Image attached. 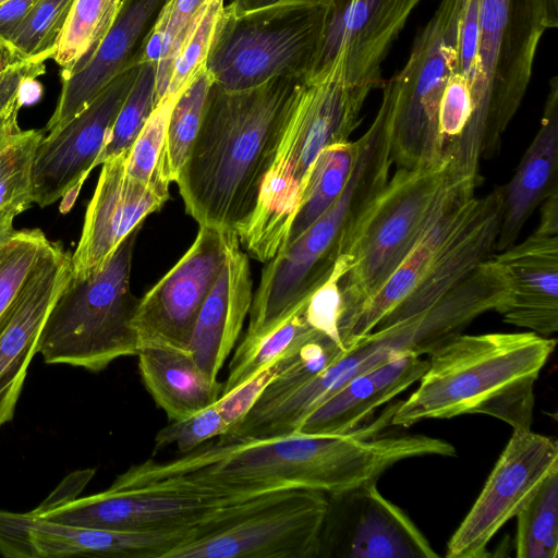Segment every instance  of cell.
Segmentation results:
<instances>
[{
    "instance_id": "1",
    "label": "cell",
    "mask_w": 558,
    "mask_h": 558,
    "mask_svg": "<svg viewBox=\"0 0 558 558\" xmlns=\"http://www.w3.org/2000/svg\"><path fill=\"white\" fill-rule=\"evenodd\" d=\"M391 415L387 409L376 421L343 434L296 432L267 438L225 434L178 459L134 464L110 486L166 483L219 498L291 488L338 495L377 483L398 462L429 453L426 435H381Z\"/></svg>"
},
{
    "instance_id": "2",
    "label": "cell",
    "mask_w": 558,
    "mask_h": 558,
    "mask_svg": "<svg viewBox=\"0 0 558 558\" xmlns=\"http://www.w3.org/2000/svg\"><path fill=\"white\" fill-rule=\"evenodd\" d=\"M303 78L227 90L214 84L175 183L202 227L234 232L252 216Z\"/></svg>"
},
{
    "instance_id": "3",
    "label": "cell",
    "mask_w": 558,
    "mask_h": 558,
    "mask_svg": "<svg viewBox=\"0 0 558 558\" xmlns=\"http://www.w3.org/2000/svg\"><path fill=\"white\" fill-rule=\"evenodd\" d=\"M555 339L526 332L458 335L429 354L418 387L399 404L390 425L486 414L530 429L534 385Z\"/></svg>"
},
{
    "instance_id": "4",
    "label": "cell",
    "mask_w": 558,
    "mask_h": 558,
    "mask_svg": "<svg viewBox=\"0 0 558 558\" xmlns=\"http://www.w3.org/2000/svg\"><path fill=\"white\" fill-rule=\"evenodd\" d=\"M372 90L350 84L340 60L303 78L257 205L235 233L245 253L267 263L281 250L318 155L349 141Z\"/></svg>"
},
{
    "instance_id": "5",
    "label": "cell",
    "mask_w": 558,
    "mask_h": 558,
    "mask_svg": "<svg viewBox=\"0 0 558 558\" xmlns=\"http://www.w3.org/2000/svg\"><path fill=\"white\" fill-rule=\"evenodd\" d=\"M558 25L549 0H478V71L473 113L451 154L464 175L494 157L529 87L538 45Z\"/></svg>"
},
{
    "instance_id": "6",
    "label": "cell",
    "mask_w": 558,
    "mask_h": 558,
    "mask_svg": "<svg viewBox=\"0 0 558 558\" xmlns=\"http://www.w3.org/2000/svg\"><path fill=\"white\" fill-rule=\"evenodd\" d=\"M466 181L451 160L396 172L355 222L342 254L349 268L339 284L342 312L338 332L380 289Z\"/></svg>"
},
{
    "instance_id": "7",
    "label": "cell",
    "mask_w": 558,
    "mask_h": 558,
    "mask_svg": "<svg viewBox=\"0 0 558 558\" xmlns=\"http://www.w3.org/2000/svg\"><path fill=\"white\" fill-rule=\"evenodd\" d=\"M135 229L98 271L70 275L41 328L37 353L47 364L104 371L114 360L136 355L133 318L138 299L130 288Z\"/></svg>"
},
{
    "instance_id": "8",
    "label": "cell",
    "mask_w": 558,
    "mask_h": 558,
    "mask_svg": "<svg viewBox=\"0 0 558 558\" xmlns=\"http://www.w3.org/2000/svg\"><path fill=\"white\" fill-rule=\"evenodd\" d=\"M328 508L326 494L302 488L238 499L165 558H316Z\"/></svg>"
},
{
    "instance_id": "9",
    "label": "cell",
    "mask_w": 558,
    "mask_h": 558,
    "mask_svg": "<svg viewBox=\"0 0 558 558\" xmlns=\"http://www.w3.org/2000/svg\"><path fill=\"white\" fill-rule=\"evenodd\" d=\"M329 5L286 4L235 13L225 5L206 69L227 90L311 74Z\"/></svg>"
},
{
    "instance_id": "10",
    "label": "cell",
    "mask_w": 558,
    "mask_h": 558,
    "mask_svg": "<svg viewBox=\"0 0 558 558\" xmlns=\"http://www.w3.org/2000/svg\"><path fill=\"white\" fill-rule=\"evenodd\" d=\"M461 0H441L414 39L403 68L381 85L380 107L390 128L397 168L442 162L438 133L439 102L457 69V29Z\"/></svg>"
},
{
    "instance_id": "11",
    "label": "cell",
    "mask_w": 558,
    "mask_h": 558,
    "mask_svg": "<svg viewBox=\"0 0 558 558\" xmlns=\"http://www.w3.org/2000/svg\"><path fill=\"white\" fill-rule=\"evenodd\" d=\"M250 497V496H248ZM245 498H219L183 487L150 483L114 488L32 512L48 521L119 532L189 529L209 519L220 507Z\"/></svg>"
},
{
    "instance_id": "12",
    "label": "cell",
    "mask_w": 558,
    "mask_h": 558,
    "mask_svg": "<svg viewBox=\"0 0 558 558\" xmlns=\"http://www.w3.org/2000/svg\"><path fill=\"white\" fill-rule=\"evenodd\" d=\"M558 468V444L530 429L513 433L481 494L447 544L448 558H484L500 529Z\"/></svg>"
},
{
    "instance_id": "13",
    "label": "cell",
    "mask_w": 558,
    "mask_h": 558,
    "mask_svg": "<svg viewBox=\"0 0 558 558\" xmlns=\"http://www.w3.org/2000/svg\"><path fill=\"white\" fill-rule=\"evenodd\" d=\"M140 64L117 75L78 114L43 137L32 167L33 203L44 208L62 198L60 210L65 213L72 207L94 169Z\"/></svg>"
},
{
    "instance_id": "14",
    "label": "cell",
    "mask_w": 558,
    "mask_h": 558,
    "mask_svg": "<svg viewBox=\"0 0 558 558\" xmlns=\"http://www.w3.org/2000/svg\"><path fill=\"white\" fill-rule=\"evenodd\" d=\"M227 234L199 226L187 251L138 299L133 318L138 350L167 347L189 352L196 318L225 262Z\"/></svg>"
},
{
    "instance_id": "15",
    "label": "cell",
    "mask_w": 558,
    "mask_h": 558,
    "mask_svg": "<svg viewBox=\"0 0 558 558\" xmlns=\"http://www.w3.org/2000/svg\"><path fill=\"white\" fill-rule=\"evenodd\" d=\"M322 553L341 558H435L438 554L411 518L376 482L328 496Z\"/></svg>"
},
{
    "instance_id": "16",
    "label": "cell",
    "mask_w": 558,
    "mask_h": 558,
    "mask_svg": "<svg viewBox=\"0 0 558 558\" xmlns=\"http://www.w3.org/2000/svg\"><path fill=\"white\" fill-rule=\"evenodd\" d=\"M421 0H333L310 75L341 60L345 80L381 87V64ZM308 76V75H307Z\"/></svg>"
},
{
    "instance_id": "17",
    "label": "cell",
    "mask_w": 558,
    "mask_h": 558,
    "mask_svg": "<svg viewBox=\"0 0 558 558\" xmlns=\"http://www.w3.org/2000/svg\"><path fill=\"white\" fill-rule=\"evenodd\" d=\"M72 274V254L51 242L0 317V428L13 418L47 315Z\"/></svg>"
},
{
    "instance_id": "18",
    "label": "cell",
    "mask_w": 558,
    "mask_h": 558,
    "mask_svg": "<svg viewBox=\"0 0 558 558\" xmlns=\"http://www.w3.org/2000/svg\"><path fill=\"white\" fill-rule=\"evenodd\" d=\"M121 154L101 166L86 208L82 234L72 254V274L85 277L101 269L124 239L159 211L169 191L151 187L128 174Z\"/></svg>"
},
{
    "instance_id": "19",
    "label": "cell",
    "mask_w": 558,
    "mask_h": 558,
    "mask_svg": "<svg viewBox=\"0 0 558 558\" xmlns=\"http://www.w3.org/2000/svg\"><path fill=\"white\" fill-rule=\"evenodd\" d=\"M8 524L12 537L20 545L23 558H165L170 550L190 541L197 526L154 532H119L57 523L32 511H9Z\"/></svg>"
},
{
    "instance_id": "20",
    "label": "cell",
    "mask_w": 558,
    "mask_h": 558,
    "mask_svg": "<svg viewBox=\"0 0 558 558\" xmlns=\"http://www.w3.org/2000/svg\"><path fill=\"white\" fill-rule=\"evenodd\" d=\"M502 206V186L475 196L466 217L440 248L426 276L374 330L397 325L428 308L488 259L496 250Z\"/></svg>"
},
{
    "instance_id": "21",
    "label": "cell",
    "mask_w": 558,
    "mask_h": 558,
    "mask_svg": "<svg viewBox=\"0 0 558 558\" xmlns=\"http://www.w3.org/2000/svg\"><path fill=\"white\" fill-rule=\"evenodd\" d=\"M505 274V323L547 337L558 330V230L537 226L524 241L492 255Z\"/></svg>"
},
{
    "instance_id": "22",
    "label": "cell",
    "mask_w": 558,
    "mask_h": 558,
    "mask_svg": "<svg viewBox=\"0 0 558 558\" xmlns=\"http://www.w3.org/2000/svg\"><path fill=\"white\" fill-rule=\"evenodd\" d=\"M167 0H123L109 34L78 72L61 78L56 109L45 126L51 133L78 114L117 75L141 63L142 50Z\"/></svg>"
},
{
    "instance_id": "23",
    "label": "cell",
    "mask_w": 558,
    "mask_h": 558,
    "mask_svg": "<svg viewBox=\"0 0 558 558\" xmlns=\"http://www.w3.org/2000/svg\"><path fill=\"white\" fill-rule=\"evenodd\" d=\"M248 256L228 232L222 268L196 318L187 351L207 377L217 380L234 348L253 301Z\"/></svg>"
},
{
    "instance_id": "24",
    "label": "cell",
    "mask_w": 558,
    "mask_h": 558,
    "mask_svg": "<svg viewBox=\"0 0 558 558\" xmlns=\"http://www.w3.org/2000/svg\"><path fill=\"white\" fill-rule=\"evenodd\" d=\"M478 184L466 181L458 189L397 269L339 331L345 351L371 333L426 276L440 248L470 211Z\"/></svg>"
},
{
    "instance_id": "25",
    "label": "cell",
    "mask_w": 558,
    "mask_h": 558,
    "mask_svg": "<svg viewBox=\"0 0 558 558\" xmlns=\"http://www.w3.org/2000/svg\"><path fill=\"white\" fill-rule=\"evenodd\" d=\"M427 365V359L404 353L361 373L312 411L298 432L343 434L356 428L374 410L418 381Z\"/></svg>"
},
{
    "instance_id": "26",
    "label": "cell",
    "mask_w": 558,
    "mask_h": 558,
    "mask_svg": "<svg viewBox=\"0 0 558 558\" xmlns=\"http://www.w3.org/2000/svg\"><path fill=\"white\" fill-rule=\"evenodd\" d=\"M558 78L549 82L539 129L511 180L504 187L500 252L514 244L535 208L558 187Z\"/></svg>"
},
{
    "instance_id": "27",
    "label": "cell",
    "mask_w": 558,
    "mask_h": 558,
    "mask_svg": "<svg viewBox=\"0 0 558 558\" xmlns=\"http://www.w3.org/2000/svg\"><path fill=\"white\" fill-rule=\"evenodd\" d=\"M136 356L143 385L170 421L210 407L221 396L223 385L207 377L186 351L146 347Z\"/></svg>"
},
{
    "instance_id": "28",
    "label": "cell",
    "mask_w": 558,
    "mask_h": 558,
    "mask_svg": "<svg viewBox=\"0 0 558 558\" xmlns=\"http://www.w3.org/2000/svg\"><path fill=\"white\" fill-rule=\"evenodd\" d=\"M123 0H74L52 59L61 78L81 71L111 31Z\"/></svg>"
},
{
    "instance_id": "29",
    "label": "cell",
    "mask_w": 558,
    "mask_h": 558,
    "mask_svg": "<svg viewBox=\"0 0 558 558\" xmlns=\"http://www.w3.org/2000/svg\"><path fill=\"white\" fill-rule=\"evenodd\" d=\"M307 299L308 296L266 331L243 337L229 364V373L221 396L245 383L311 333L317 331L305 316Z\"/></svg>"
},
{
    "instance_id": "30",
    "label": "cell",
    "mask_w": 558,
    "mask_h": 558,
    "mask_svg": "<svg viewBox=\"0 0 558 558\" xmlns=\"http://www.w3.org/2000/svg\"><path fill=\"white\" fill-rule=\"evenodd\" d=\"M355 158L356 142L337 143L322 150L312 168L283 246L295 241L331 206L343 190Z\"/></svg>"
},
{
    "instance_id": "31",
    "label": "cell",
    "mask_w": 558,
    "mask_h": 558,
    "mask_svg": "<svg viewBox=\"0 0 558 558\" xmlns=\"http://www.w3.org/2000/svg\"><path fill=\"white\" fill-rule=\"evenodd\" d=\"M518 558H556L558 555V468L539 484L515 515Z\"/></svg>"
},
{
    "instance_id": "32",
    "label": "cell",
    "mask_w": 558,
    "mask_h": 558,
    "mask_svg": "<svg viewBox=\"0 0 558 558\" xmlns=\"http://www.w3.org/2000/svg\"><path fill=\"white\" fill-rule=\"evenodd\" d=\"M184 89L162 96L125 157L129 175L161 191H169L172 183L166 161L167 130L172 108Z\"/></svg>"
},
{
    "instance_id": "33",
    "label": "cell",
    "mask_w": 558,
    "mask_h": 558,
    "mask_svg": "<svg viewBox=\"0 0 558 558\" xmlns=\"http://www.w3.org/2000/svg\"><path fill=\"white\" fill-rule=\"evenodd\" d=\"M44 129L21 130L17 124L0 126V209L33 204L32 167Z\"/></svg>"
},
{
    "instance_id": "34",
    "label": "cell",
    "mask_w": 558,
    "mask_h": 558,
    "mask_svg": "<svg viewBox=\"0 0 558 558\" xmlns=\"http://www.w3.org/2000/svg\"><path fill=\"white\" fill-rule=\"evenodd\" d=\"M207 0H167L142 50L141 62L157 63L156 101L167 92L174 56Z\"/></svg>"
},
{
    "instance_id": "35",
    "label": "cell",
    "mask_w": 558,
    "mask_h": 558,
    "mask_svg": "<svg viewBox=\"0 0 558 558\" xmlns=\"http://www.w3.org/2000/svg\"><path fill=\"white\" fill-rule=\"evenodd\" d=\"M214 80L206 69L195 77L177 99L168 123L166 161L171 182H175L198 133Z\"/></svg>"
},
{
    "instance_id": "36",
    "label": "cell",
    "mask_w": 558,
    "mask_h": 558,
    "mask_svg": "<svg viewBox=\"0 0 558 558\" xmlns=\"http://www.w3.org/2000/svg\"><path fill=\"white\" fill-rule=\"evenodd\" d=\"M347 351L331 337L314 331L282 356V367L257 402L277 399L315 378Z\"/></svg>"
},
{
    "instance_id": "37",
    "label": "cell",
    "mask_w": 558,
    "mask_h": 558,
    "mask_svg": "<svg viewBox=\"0 0 558 558\" xmlns=\"http://www.w3.org/2000/svg\"><path fill=\"white\" fill-rule=\"evenodd\" d=\"M157 63L140 64L136 78L110 129L108 137L94 162V168L106 160L128 153L157 105Z\"/></svg>"
},
{
    "instance_id": "38",
    "label": "cell",
    "mask_w": 558,
    "mask_h": 558,
    "mask_svg": "<svg viewBox=\"0 0 558 558\" xmlns=\"http://www.w3.org/2000/svg\"><path fill=\"white\" fill-rule=\"evenodd\" d=\"M74 0H39L4 47L13 57L41 61L53 57Z\"/></svg>"
},
{
    "instance_id": "39",
    "label": "cell",
    "mask_w": 558,
    "mask_h": 558,
    "mask_svg": "<svg viewBox=\"0 0 558 558\" xmlns=\"http://www.w3.org/2000/svg\"><path fill=\"white\" fill-rule=\"evenodd\" d=\"M223 9V0H207L198 12L174 56L166 94L184 89L206 65Z\"/></svg>"
},
{
    "instance_id": "40",
    "label": "cell",
    "mask_w": 558,
    "mask_h": 558,
    "mask_svg": "<svg viewBox=\"0 0 558 558\" xmlns=\"http://www.w3.org/2000/svg\"><path fill=\"white\" fill-rule=\"evenodd\" d=\"M49 244L40 229L14 231L0 244V317Z\"/></svg>"
},
{
    "instance_id": "41",
    "label": "cell",
    "mask_w": 558,
    "mask_h": 558,
    "mask_svg": "<svg viewBox=\"0 0 558 558\" xmlns=\"http://www.w3.org/2000/svg\"><path fill=\"white\" fill-rule=\"evenodd\" d=\"M228 426L215 403L190 416L170 421L155 436L154 453L175 445L181 453L195 450L203 442L225 435Z\"/></svg>"
},
{
    "instance_id": "42",
    "label": "cell",
    "mask_w": 558,
    "mask_h": 558,
    "mask_svg": "<svg viewBox=\"0 0 558 558\" xmlns=\"http://www.w3.org/2000/svg\"><path fill=\"white\" fill-rule=\"evenodd\" d=\"M472 113L471 87L463 75L454 71L444 88L438 110V133L445 158L450 159Z\"/></svg>"
},
{
    "instance_id": "43",
    "label": "cell",
    "mask_w": 558,
    "mask_h": 558,
    "mask_svg": "<svg viewBox=\"0 0 558 558\" xmlns=\"http://www.w3.org/2000/svg\"><path fill=\"white\" fill-rule=\"evenodd\" d=\"M45 71V62L15 58L0 46V126L19 123L23 85Z\"/></svg>"
},
{
    "instance_id": "44",
    "label": "cell",
    "mask_w": 558,
    "mask_h": 558,
    "mask_svg": "<svg viewBox=\"0 0 558 558\" xmlns=\"http://www.w3.org/2000/svg\"><path fill=\"white\" fill-rule=\"evenodd\" d=\"M283 356V355H282ZM282 356L215 402L228 429L243 421L282 367Z\"/></svg>"
},
{
    "instance_id": "45",
    "label": "cell",
    "mask_w": 558,
    "mask_h": 558,
    "mask_svg": "<svg viewBox=\"0 0 558 558\" xmlns=\"http://www.w3.org/2000/svg\"><path fill=\"white\" fill-rule=\"evenodd\" d=\"M39 0H8L0 4V46L5 47Z\"/></svg>"
},
{
    "instance_id": "46",
    "label": "cell",
    "mask_w": 558,
    "mask_h": 558,
    "mask_svg": "<svg viewBox=\"0 0 558 558\" xmlns=\"http://www.w3.org/2000/svg\"><path fill=\"white\" fill-rule=\"evenodd\" d=\"M333 0H232L227 7L235 13L250 12L275 5L311 4L329 5Z\"/></svg>"
},
{
    "instance_id": "47",
    "label": "cell",
    "mask_w": 558,
    "mask_h": 558,
    "mask_svg": "<svg viewBox=\"0 0 558 558\" xmlns=\"http://www.w3.org/2000/svg\"><path fill=\"white\" fill-rule=\"evenodd\" d=\"M24 209L17 206H9L0 209V244L13 234V220Z\"/></svg>"
},
{
    "instance_id": "48",
    "label": "cell",
    "mask_w": 558,
    "mask_h": 558,
    "mask_svg": "<svg viewBox=\"0 0 558 558\" xmlns=\"http://www.w3.org/2000/svg\"><path fill=\"white\" fill-rule=\"evenodd\" d=\"M43 93L41 85L36 80H29L24 83L21 90V101L23 106L36 102Z\"/></svg>"
},
{
    "instance_id": "49",
    "label": "cell",
    "mask_w": 558,
    "mask_h": 558,
    "mask_svg": "<svg viewBox=\"0 0 558 558\" xmlns=\"http://www.w3.org/2000/svg\"><path fill=\"white\" fill-rule=\"evenodd\" d=\"M5 1H8V0H0V4H1V3H3V2H5Z\"/></svg>"
}]
</instances>
